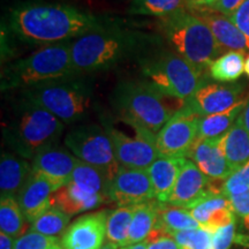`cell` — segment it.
<instances>
[{
    "mask_svg": "<svg viewBox=\"0 0 249 249\" xmlns=\"http://www.w3.org/2000/svg\"><path fill=\"white\" fill-rule=\"evenodd\" d=\"M8 26L18 39L42 46L71 42L107 28L95 15L60 4L18 6L11 11Z\"/></svg>",
    "mask_w": 249,
    "mask_h": 249,
    "instance_id": "1",
    "label": "cell"
},
{
    "mask_svg": "<svg viewBox=\"0 0 249 249\" xmlns=\"http://www.w3.org/2000/svg\"><path fill=\"white\" fill-rule=\"evenodd\" d=\"M165 98L145 80L120 83L112 95L111 102L118 119L135 130H144L157 135L165 124L178 111L170 108Z\"/></svg>",
    "mask_w": 249,
    "mask_h": 249,
    "instance_id": "2",
    "label": "cell"
},
{
    "mask_svg": "<svg viewBox=\"0 0 249 249\" xmlns=\"http://www.w3.org/2000/svg\"><path fill=\"white\" fill-rule=\"evenodd\" d=\"M64 128L54 114L22 98L4 126V139L18 155L33 160L42 149L57 144Z\"/></svg>",
    "mask_w": 249,
    "mask_h": 249,
    "instance_id": "3",
    "label": "cell"
},
{
    "mask_svg": "<svg viewBox=\"0 0 249 249\" xmlns=\"http://www.w3.org/2000/svg\"><path fill=\"white\" fill-rule=\"evenodd\" d=\"M143 40L135 33L107 29L71 40V61L76 75L107 71L139 51Z\"/></svg>",
    "mask_w": 249,
    "mask_h": 249,
    "instance_id": "4",
    "label": "cell"
},
{
    "mask_svg": "<svg viewBox=\"0 0 249 249\" xmlns=\"http://www.w3.org/2000/svg\"><path fill=\"white\" fill-rule=\"evenodd\" d=\"M76 75L71 61V40L42 46L27 58L6 67L1 89H21Z\"/></svg>",
    "mask_w": 249,
    "mask_h": 249,
    "instance_id": "5",
    "label": "cell"
},
{
    "mask_svg": "<svg viewBox=\"0 0 249 249\" xmlns=\"http://www.w3.org/2000/svg\"><path fill=\"white\" fill-rule=\"evenodd\" d=\"M160 27L173 52L191 62L201 73L224 52L210 28L187 8L160 18Z\"/></svg>",
    "mask_w": 249,
    "mask_h": 249,
    "instance_id": "6",
    "label": "cell"
},
{
    "mask_svg": "<svg viewBox=\"0 0 249 249\" xmlns=\"http://www.w3.org/2000/svg\"><path fill=\"white\" fill-rule=\"evenodd\" d=\"M22 98L51 112L64 124L87 119L92 105L91 89L79 76L30 87L22 90Z\"/></svg>",
    "mask_w": 249,
    "mask_h": 249,
    "instance_id": "7",
    "label": "cell"
},
{
    "mask_svg": "<svg viewBox=\"0 0 249 249\" xmlns=\"http://www.w3.org/2000/svg\"><path fill=\"white\" fill-rule=\"evenodd\" d=\"M141 71L145 81L158 91L183 104L203 82L201 71L173 51H164L144 59Z\"/></svg>",
    "mask_w": 249,
    "mask_h": 249,
    "instance_id": "8",
    "label": "cell"
},
{
    "mask_svg": "<svg viewBox=\"0 0 249 249\" xmlns=\"http://www.w3.org/2000/svg\"><path fill=\"white\" fill-rule=\"evenodd\" d=\"M65 145L80 160L101 171L110 182L120 169L104 127L98 124L75 127L67 133Z\"/></svg>",
    "mask_w": 249,
    "mask_h": 249,
    "instance_id": "9",
    "label": "cell"
},
{
    "mask_svg": "<svg viewBox=\"0 0 249 249\" xmlns=\"http://www.w3.org/2000/svg\"><path fill=\"white\" fill-rule=\"evenodd\" d=\"M105 132L110 139L118 164L121 167L148 170L160 157L156 147V135L144 130H135V138H130L111 124L104 123Z\"/></svg>",
    "mask_w": 249,
    "mask_h": 249,
    "instance_id": "10",
    "label": "cell"
},
{
    "mask_svg": "<svg viewBox=\"0 0 249 249\" xmlns=\"http://www.w3.org/2000/svg\"><path fill=\"white\" fill-rule=\"evenodd\" d=\"M197 114L182 105L156 135V147L160 157L187 158L198 139Z\"/></svg>",
    "mask_w": 249,
    "mask_h": 249,
    "instance_id": "11",
    "label": "cell"
},
{
    "mask_svg": "<svg viewBox=\"0 0 249 249\" xmlns=\"http://www.w3.org/2000/svg\"><path fill=\"white\" fill-rule=\"evenodd\" d=\"M214 180L207 177L194 161L185 160L167 204L191 209L211 194H223V187L213 185Z\"/></svg>",
    "mask_w": 249,
    "mask_h": 249,
    "instance_id": "12",
    "label": "cell"
},
{
    "mask_svg": "<svg viewBox=\"0 0 249 249\" xmlns=\"http://www.w3.org/2000/svg\"><path fill=\"white\" fill-rule=\"evenodd\" d=\"M108 198L118 207H132L156 200L147 170L121 167L108 185Z\"/></svg>",
    "mask_w": 249,
    "mask_h": 249,
    "instance_id": "13",
    "label": "cell"
},
{
    "mask_svg": "<svg viewBox=\"0 0 249 249\" xmlns=\"http://www.w3.org/2000/svg\"><path fill=\"white\" fill-rule=\"evenodd\" d=\"M186 8L210 28L223 51L249 52V37L232 22L231 18L210 8L193 4L191 0L186 1Z\"/></svg>",
    "mask_w": 249,
    "mask_h": 249,
    "instance_id": "14",
    "label": "cell"
},
{
    "mask_svg": "<svg viewBox=\"0 0 249 249\" xmlns=\"http://www.w3.org/2000/svg\"><path fill=\"white\" fill-rule=\"evenodd\" d=\"M241 90L240 86H222L203 81L183 107L198 117L220 113L240 102Z\"/></svg>",
    "mask_w": 249,
    "mask_h": 249,
    "instance_id": "15",
    "label": "cell"
},
{
    "mask_svg": "<svg viewBox=\"0 0 249 249\" xmlns=\"http://www.w3.org/2000/svg\"><path fill=\"white\" fill-rule=\"evenodd\" d=\"M79 158L58 144L42 149L33 158V172L43 177L59 189L70 181Z\"/></svg>",
    "mask_w": 249,
    "mask_h": 249,
    "instance_id": "16",
    "label": "cell"
},
{
    "mask_svg": "<svg viewBox=\"0 0 249 249\" xmlns=\"http://www.w3.org/2000/svg\"><path fill=\"white\" fill-rule=\"evenodd\" d=\"M108 211H98L77 218L62 234L65 249H99L107 238Z\"/></svg>",
    "mask_w": 249,
    "mask_h": 249,
    "instance_id": "17",
    "label": "cell"
},
{
    "mask_svg": "<svg viewBox=\"0 0 249 249\" xmlns=\"http://www.w3.org/2000/svg\"><path fill=\"white\" fill-rule=\"evenodd\" d=\"M223 138V136H222ZM219 139H197L188 157L205 176L213 180H225L233 173Z\"/></svg>",
    "mask_w": 249,
    "mask_h": 249,
    "instance_id": "18",
    "label": "cell"
},
{
    "mask_svg": "<svg viewBox=\"0 0 249 249\" xmlns=\"http://www.w3.org/2000/svg\"><path fill=\"white\" fill-rule=\"evenodd\" d=\"M57 191L53 183L33 172L18 196V205L26 220L34 223L49 210L52 207V195Z\"/></svg>",
    "mask_w": 249,
    "mask_h": 249,
    "instance_id": "19",
    "label": "cell"
},
{
    "mask_svg": "<svg viewBox=\"0 0 249 249\" xmlns=\"http://www.w3.org/2000/svg\"><path fill=\"white\" fill-rule=\"evenodd\" d=\"M198 225L214 232L234 222L231 202L223 194H211L188 209Z\"/></svg>",
    "mask_w": 249,
    "mask_h": 249,
    "instance_id": "20",
    "label": "cell"
},
{
    "mask_svg": "<svg viewBox=\"0 0 249 249\" xmlns=\"http://www.w3.org/2000/svg\"><path fill=\"white\" fill-rule=\"evenodd\" d=\"M33 174V164L18 154L2 152L0 158V193L1 197L18 198Z\"/></svg>",
    "mask_w": 249,
    "mask_h": 249,
    "instance_id": "21",
    "label": "cell"
},
{
    "mask_svg": "<svg viewBox=\"0 0 249 249\" xmlns=\"http://www.w3.org/2000/svg\"><path fill=\"white\" fill-rule=\"evenodd\" d=\"M185 160L186 158L158 157L148 167L147 172L150 177L156 200L158 202L167 203Z\"/></svg>",
    "mask_w": 249,
    "mask_h": 249,
    "instance_id": "22",
    "label": "cell"
},
{
    "mask_svg": "<svg viewBox=\"0 0 249 249\" xmlns=\"http://www.w3.org/2000/svg\"><path fill=\"white\" fill-rule=\"evenodd\" d=\"M107 200L99 196H92L81 191L73 182L68 181L52 195V207H57L67 214H76L92 210Z\"/></svg>",
    "mask_w": 249,
    "mask_h": 249,
    "instance_id": "23",
    "label": "cell"
},
{
    "mask_svg": "<svg viewBox=\"0 0 249 249\" xmlns=\"http://www.w3.org/2000/svg\"><path fill=\"white\" fill-rule=\"evenodd\" d=\"M224 155H225L233 172L249 161V133L245 128L240 116L231 129L220 140Z\"/></svg>",
    "mask_w": 249,
    "mask_h": 249,
    "instance_id": "24",
    "label": "cell"
},
{
    "mask_svg": "<svg viewBox=\"0 0 249 249\" xmlns=\"http://www.w3.org/2000/svg\"><path fill=\"white\" fill-rule=\"evenodd\" d=\"M247 101L241 99L238 104L229 110L198 119V139H219L232 128L233 124L241 116Z\"/></svg>",
    "mask_w": 249,
    "mask_h": 249,
    "instance_id": "25",
    "label": "cell"
},
{
    "mask_svg": "<svg viewBox=\"0 0 249 249\" xmlns=\"http://www.w3.org/2000/svg\"><path fill=\"white\" fill-rule=\"evenodd\" d=\"M200 227L188 209L174 207L167 203H158V217L155 230L164 234L172 235L173 233L186 231Z\"/></svg>",
    "mask_w": 249,
    "mask_h": 249,
    "instance_id": "26",
    "label": "cell"
},
{
    "mask_svg": "<svg viewBox=\"0 0 249 249\" xmlns=\"http://www.w3.org/2000/svg\"><path fill=\"white\" fill-rule=\"evenodd\" d=\"M70 181L73 182L87 194L99 196L104 200H110L108 198L110 181L101 171L95 169L91 165L85 163V161L79 160Z\"/></svg>",
    "mask_w": 249,
    "mask_h": 249,
    "instance_id": "27",
    "label": "cell"
},
{
    "mask_svg": "<svg viewBox=\"0 0 249 249\" xmlns=\"http://www.w3.org/2000/svg\"><path fill=\"white\" fill-rule=\"evenodd\" d=\"M158 203L160 202L157 200H152L135 205L127 245L147 240L148 236L155 230L156 223H157Z\"/></svg>",
    "mask_w": 249,
    "mask_h": 249,
    "instance_id": "28",
    "label": "cell"
},
{
    "mask_svg": "<svg viewBox=\"0 0 249 249\" xmlns=\"http://www.w3.org/2000/svg\"><path fill=\"white\" fill-rule=\"evenodd\" d=\"M134 208L118 207V209L108 211L107 218V240L118 247H124L128 241L129 227L132 224Z\"/></svg>",
    "mask_w": 249,
    "mask_h": 249,
    "instance_id": "29",
    "label": "cell"
},
{
    "mask_svg": "<svg viewBox=\"0 0 249 249\" xmlns=\"http://www.w3.org/2000/svg\"><path fill=\"white\" fill-rule=\"evenodd\" d=\"M245 64L244 52L230 51L210 65V75L213 80L220 82H233L242 75Z\"/></svg>",
    "mask_w": 249,
    "mask_h": 249,
    "instance_id": "30",
    "label": "cell"
},
{
    "mask_svg": "<svg viewBox=\"0 0 249 249\" xmlns=\"http://www.w3.org/2000/svg\"><path fill=\"white\" fill-rule=\"evenodd\" d=\"M187 0H133L128 12L134 15L169 18L186 9Z\"/></svg>",
    "mask_w": 249,
    "mask_h": 249,
    "instance_id": "31",
    "label": "cell"
},
{
    "mask_svg": "<svg viewBox=\"0 0 249 249\" xmlns=\"http://www.w3.org/2000/svg\"><path fill=\"white\" fill-rule=\"evenodd\" d=\"M24 218L18 198L1 197L0 201V230L2 233L18 239L22 235Z\"/></svg>",
    "mask_w": 249,
    "mask_h": 249,
    "instance_id": "32",
    "label": "cell"
},
{
    "mask_svg": "<svg viewBox=\"0 0 249 249\" xmlns=\"http://www.w3.org/2000/svg\"><path fill=\"white\" fill-rule=\"evenodd\" d=\"M70 219V214L57 207H51L44 213L40 214L35 222L31 223L30 231L58 238V235L66 232Z\"/></svg>",
    "mask_w": 249,
    "mask_h": 249,
    "instance_id": "33",
    "label": "cell"
},
{
    "mask_svg": "<svg viewBox=\"0 0 249 249\" xmlns=\"http://www.w3.org/2000/svg\"><path fill=\"white\" fill-rule=\"evenodd\" d=\"M171 236L176 239L181 249H214L213 233L201 226L173 233Z\"/></svg>",
    "mask_w": 249,
    "mask_h": 249,
    "instance_id": "34",
    "label": "cell"
},
{
    "mask_svg": "<svg viewBox=\"0 0 249 249\" xmlns=\"http://www.w3.org/2000/svg\"><path fill=\"white\" fill-rule=\"evenodd\" d=\"M60 245L55 236H48L29 231L15 239L14 249H55Z\"/></svg>",
    "mask_w": 249,
    "mask_h": 249,
    "instance_id": "35",
    "label": "cell"
},
{
    "mask_svg": "<svg viewBox=\"0 0 249 249\" xmlns=\"http://www.w3.org/2000/svg\"><path fill=\"white\" fill-rule=\"evenodd\" d=\"M249 189V161L244 166L234 171L223 182V195L227 198L238 195Z\"/></svg>",
    "mask_w": 249,
    "mask_h": 249,
    "instance_id": "36",
    "label": "cell"
},
{
    "mask_svg": "<svg viewBox=\"0 0 249 249\" xmlns=\"http://www.w3.org/2000/svg\"><path fill=\"white\" fill-rule=\"evenodd\" d=\"M193 4L210 8L230 18L245 0H191Z\"/></svg>",
    "mask_w": 249,
    "mask_h": 249,
    "instance_id": "37",
    "label": "cell"
},
{
    "mask_svg": "<svg viewBox=\"0 0 249 249\" xmlns=\"http://www.w3.org/2000/svg\"><path fill=\"white\" fill-rule=\"evenodd\" d=\"M235 238V222L220 227L213 232V248L230 249Z\"/></svg>",
    "mask_w": 249,
    "mask_h": 249,
    "instance_id": "38",
    "label": "cell"
},
{
    "mask_svg": "<svg viewBox=\"0 0 249 249\" xmlns=\"http://www.w3.org/2000/svg\"><path fill=\"white\" fill-rule=\"evenodd\" d=\"M230 18L246 36L249 37V0H245Z\"/></svg>",
    "mask_w": 249,
    "mask_h": 249,
    "instance_id": "39",
    "label": "cell"
},
{
    "mask_svg": "<svg viewBox=\"0 0 249 249\" xmlns=\"http://www.w3.org/2000/svg\"><path fill=\"white\" fill-rule=\"evenodd\" d=\"M152 235V234H150ZM148 249H181L173 236L160 233V235L148 236Z\"/></svg>",
    "mask_w": 249,
    "mask_h": 249,
    "instance_id": "40",
    "label": "cell"
},
{
    "mask_svg": "<svg viewBox=\"0 0 249 249\" xmlns=\"http://www.w3.org/2000/svg\"><path fill=\"white\" fill-rule=\"evenodd\" d=\"M229 200L231 202L232 209L235 214L241 218L249 216V189L238 195L231 196Z\"/></svg>",
    "mask_w": 249,
    "mask_h": 249,
    "instance_id": "41",
    "label": "cell"
},
{
    "mask_svg": "<svg viewBox=\"0 0 249 249\" xmlns=\"http://www.w3.org/2000/svg\"><path fill=\"white\" fill-rule=\"evenodd\" d=\"M15 239L6 233H0V249H14Z\"/></svg>",
    "mask_w": 249,
    "mask_h": 249,
    "instance_id": "42",
    "label": "cell"
},
{
    "mask_svg": "<svg viewBox=\"0 0 249 249\" xmlns=\"http://www.w3.org/2000/svg\"><path fill=\"white\" fill-rule=\"evenodd\" d=\"M241 117H242V121H244L245 128L247 129V132L249 133V99L247 101V104H246L244 112L241 113Z\"/></svg>",
    "mask_w": 249,
    "mask_h": 249,
    "instance_id": "43",
    "label": "cell"
},
{
    "mask_svg": "<svg viewBox=\"0 0 249 249\" xmlns=\"http://www.w3.org/2000/svg\"><path fill=\"white\" fill-rule=\"evenodd\" d=\"M119 249H148V241H141V242H136V244H132V245H127L124 247H120Z\"/></svg>",
    "mask_w": 249,
    "mask_h": 249,
    "instance_id": "44",
    "label": "cell"
},
{
    "mask_svg": "<svg viewBox=\"0 0 249 249\" xmlns=\"http://www.w3.org/2000/svg\"><path fill=\"white\" fill-rule=\"evenodd\" d=\"M119 248L120 247H118L117 245H114V244H112V242L107 241V242H104V245H103L99 249H119Z\"/></svg>",
    "mask_w": 249,
    "mask_h": 249,
    "instance_id": "45",
    "label": "cell"
},
{
    "mask_svg": "<svg viewBox=\"0 0 249 249\" xmlns=\"http://www.w3.org/2000/svg\"><path fill=\"white\" fill-rule=\"evenodd\" d=\"M245 71H246V74H247V75L249 76V55H248V58L246 59V64H245Z\"/></svg>",
    "mask_w": 249,
    "mask_h": 249,
    "instance_id": "46",
    "label": "cell"
},
{
    "mask_svg": "<svg viewBox=\"0 0 249 249\" xmlns=\"http://www.w3.org/2000/svg\"><path fill=\"white\" fill-rule=\"evenodd\" d=\"M244 225L246 227V230H247L248 233H249V216L244 218Z\"/></svg>",
    "mask_w": 249,
    "mask_h": 249,
    "instance_id": "47",
    "label": "cell"
},
{
    "mask_svg": "<svg viewBox=\"0 0 249 249\" xmlns=\"http://www.w3.org/2000/svg\"><path fill=\"white\" fill-rule=\"evenodd\" d=\"M55 249H65V248H64V247H62V246H60V245H59V246H58V247H57V248H55Z\"/></svg>",
    "mask_w": 249,
    "mask_h": 249,
    "instance_id": "48",
    "label": "cell"
}]
</instances>
